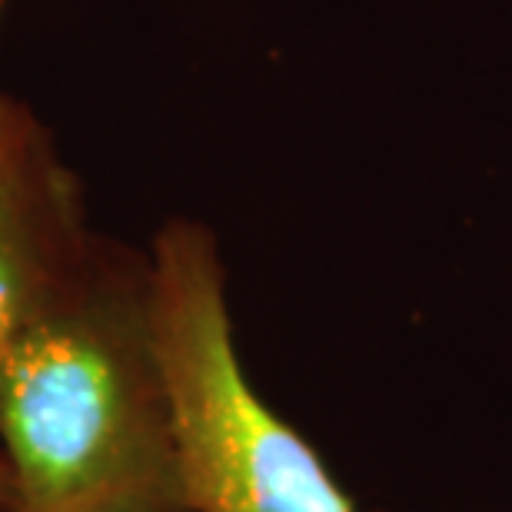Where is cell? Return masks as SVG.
Segmentation results:
<instances>
[{
    "mask_svg": "<svg viewBox=\"0 0 512 512\" xmlns=\"http://www.w3.org/2000/svg\"><path fill=\"white\" fill-rule=\"evenodd\" d=\"M14 512H190L150 253L94 233L0 373Z\"/></svg>",
    "mask_w": 512,
    "mask_h": 512,
    "instance_id": "6da1fadb",
    "label": "cell"
},
{
    "mask_svg": "<svg viewBox=\"0 0 512 512\" xmlns=\"http://www.w3.org/2000/svg\"><path fill=\"white\" fill-rule=\"evenodd\" d=\"M153 333L190 512H356L320 453L256 393L233 343L220 243L173 217L150 243Z\"/></svg>",
    "mask_w": 512,
    "mask_h": 512,
    "instance_id": "7a4b0ae2",
    "label": "cell"
},
{
    "mask_svg": "<svg viewBox=\"0 0 512 512\" xmlns=\"http://www.w3.org/2000/svg\"><path fill=\"white\" fill-rule=\"evenodd\" d=\"M90 237L84 187L40 127L0 170V373Z\"/></svg>",
    "mask_w": 512,
    "mask_h": 512,
    "instance_id": "3957f363",
    "label": "cell"
},
{
    "mask_svg": "<svg viewBox=\"0 0 512 512\" xmlns=\"http://www.w3.org/2000/svg\"><path fill=\"white\" fill-rule=\"evenodd\" d=\"M37 130H40V124L34 120V114L0 90V170H4V163L14 157Z\"/></svg>",
    "mask_w": 512,
    "mask_h": 512,
    "instance_id": "277c9868",
    "label": "cell"
},
{
    "mask_svg": "<svg viewBox=\"0 0 512 512\" xmlns=\"http://www.w3.org/2000/svg\"><path fill=\"white\" fill-rule=\"evenodd\" d=\"M0 509H10L14 512V483H10V469L0 456Z\"/></svg>",
    "mask_w": 512,
    "mask_h": 512,
    "instance_id": "5b68a950",
    "label": "cell"
},
{
    "mask_svg": "<svg viewBox=\"0 0 512 512\" xmlns=\"http://www.w3.org/2000/svg\"><path fill=\"white\" fill-rule=\"evenodd\" d=\"M4 4H7V0H0V14H4Z\"/></svg>",
    "mask_w": 512,
    "mask_h": 512,
    "instance_id": "8992f818",
    "label": "cell"
},
{
    "mask_svg": "<svg viewBox=\"0 0 512 512\" xmlns=\"http://www.w3.org/2000/svg\"><path fill=\"white\" fill-rule=\"evenodd\" d=\"M0 512H10V509H0Z\"/></svg>",
    "mask_w": 512,
    "mask_h": 512,
    "instance_id": "52a82bcc",
    "label": "cell"
}]
</instances>
